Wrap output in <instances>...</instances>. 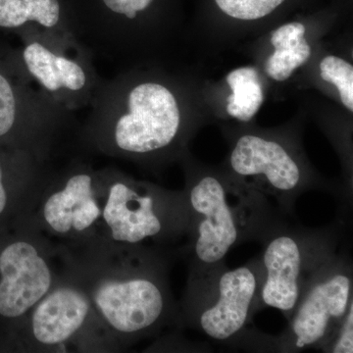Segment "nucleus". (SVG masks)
I'll return each mask as SVG.
<instances>
[{"instance_id":"1","label":"nucleus","mask_w":353,"mask_h":353,"mask_svg":"<svg viewBox=\"0 0 353 353\" xmlns=\"http://www.w3.org/2000/svg\"><path fill=\"white\" fill-rule=\"evenodd\" d=\"M80 255L62 250L66 268L90 296L95 350H116L178 325L168 260L158 248L97 239Z\"/></svg>"},{"instance_id":"2","label":"nucleus","mask_w":353,"mask_h":353,"mask_svg":"<svg viewBox=\"0 0 353 353\" xmlns=\"http://www.w3.org/2000/svg\"><path fill=\"white\" fill-rule=\"evenodd\" d=\"M90 106L83 139L102 154L152 163L182 145L180 102L160 81L119 77L102 82Z\"/></svg>"},{"instance_id":"3","label":"nucleus","mask_w":353,"mask_h":353,"mask_svg":"<svg viewBox=\"0 0 353 353\" xmlns=\"http://www.w3.org/2000/svg\"><path fill=\"white\" fill-rule=\"evenodd\" d=\"M183 194L190 215L185 250L192 269L222 263L234 246L263 243L285 223L261 192L213 172H190Z\"/></svg>"},{"instance_id":"4","label":"nucleus","mask_w":353,"mask_h":353,"mask_svg":"<svg viewBox=\"0 0 353 353\" xmlns=\"http://www.w3.org/2000/svg\"><path fill=\"white\" fill-rule=\"evenodd\" d=\"M101 239L129 246L162 245L189 236L183 192L134 180L116 169L99 170Z\"/></svg>"},{"instance_id":"5","label":"nucleus","mask_w":353,"mask_h":353,"mask_svg":"<svg viewBox=\"0 0 353 353\" xmlns=\"http://www.w3.org/2000/svg\"><path fill=\"white\" fill-rule=\"evenodd\" d=\"M262 267L259 257L243 267L225 262L190 268L189 280L179 306V326L199 330L212 340L232 341L250 323L256 311Z\"/></svg>"},{"instance_id":"6","label":"nucleus","mask_w":353,"mask_h":353,"mask_svg":"<svg viewBox=\"0 0 353 353\" xmlns=\"http://www.w3.org/2000/svg\"><path fill=\"white\" fill-rule=\"evenodd\" d=\"M336 226L322 229L290 227L283 223L263 241L256 311L278 309L290 319L320 269L338 252Z\"/></svg>"},{"instance_id":"7","label":"nucleus","mask_w":353,"mask_h":353,"mask_svg":"<svg viewBox=\"0 0 353 353\" xmlns=\"http://www.w3.org/2000/svg\"><path fill=\"white\" fill-rule=\"evenodd\" d=\"M21 38L19 65L41 92L70 112L90 106L102 81L77 34L38 32Z\"/></svg>"},{"instance_id":"8","label":"nucleus","mask_w":353,"mask_h":353,"mask_svg":"<svg viewBox=\"0 0 353 353\" xmlns=\"http://www.w3.org/2000/svg\"><path fill=\"white\" fill-rule=\"evenodd\" d=\"M32 215L46 236L68 245L101 239L99 170L74 163L52 178L46 176Z\"/></svg>"},{"instance_id":"9","label":"nucleus","mask_w":353,"mask_h":353,"mask_svg":"<svg viewBox=\"0 0 353 353\" xmlns=\"http://www.w3.org/2000/svg\"><path fill=\"white\" fill-rule=\"evenodd\" d=\"M352 303V263L347 254L336 252L308 285L282 336L272 338L275 348L283 352L305 348L324 352Z\"/></svg>"},{"instance_id":"10","label":"nucleus","mask_w":353,"mask_h":353,"mask_svg":"<svg viewBox=\"0 0 353 353\" xmlns=\"http://www.w3.org/2000/svg\"><path fill=\"white\" fill-rule=\"evenodd\" d=\"M18 336L27 350H94L90 296L65 265L57 284L32 309Z\"/></svg>"},{"instance_id":"11","label":"nucleus","mask_w":353,"mask_h":353,"mask_svg":"<svg viewBox=\"0 0 353 353\" xmlns=\"http://www.w3.org/2000/svg\"><path fill=\"white\" fill-rule=\"evenodd\" d=\"M70 111L51 101L28 78L0 66V145L46 159Z\"/></svg>"},{"instance_id":"12","label":"nucleus","mask_w":353,"mask_h":353,"mask_svg":"<svg viewBox=\"0 0 353 353\" xmlns=\"http://www.w3.org/2000/svg\"><path fill=\"white\" fill-rule=\"evenodd\" d=\"M230 171L239 183L262 194L275 197L279 210L292 215L297 197L306 190L319 188L306 172L296 152L279 139L245 134L239 137L229 157Z\"/></svg>"},{"instance_id":"13","label":"nucleus","mask_w":353,"mask_h":353,"mask_svg":"<svg viewBox=\"0 0 353 353\" xmlns=\"http://www.w3.org/2000/svg\"><path fill=\"white\" fill-rule=\"evenodd\" d=\"M43 161L31 152L0 145V218L18 203L32 213L46 179Z\"/></svg>"},{"instance_id":"14","label":"nucleus","mask_w":353,"mask_h":353,"mask_svg":"<svg viewBox=\"0 0 353 353\" xmlns=\"http://www.w3.org/2000/svg\"><path fill=\"white\" fill-rule=\"evenodd\" d=\"M0 28L21 36L70 32L78 36L73 0H0Z\"/></svg>"},{"instance_id":"15","label":"nucleus","mask_w":353,"mask_h":353,"mask_svg":"<svg viewBox=\"0 0 353 353\" xmlns=\"http://www.w3.org/2000/svg\"><path fill=\"white\" fill-rule=\"evenodd\" d=\"M304 34L305 27L299 22L281 26L272 32L274 52L267 60L266 72L274 81H287L310 57L311 48Z\"/></svg>"},{"instance_id":"16","label":"nucleus","mask_w":353,"mask_h":353,"mask_svg":"<svg viewBox=\"0 0 353 353\" xmlns=\"http://www.w3.org/2000/svg\"><path fill=\"white\" fill-rule=\"evenodd\" d=\"M227 82L232 94L228 99L230 115L241 121H250L263 102V92L257 72L252 68H240L231 72Z\"/></svg>"},{"instance_id":"17","label":"nucleus","mask_w":353,"mask_h":353,"mask_svg":"<svg viewBox=\"0 0 353 353\" xmlns=\"http://www.w3.org/2000/svg\"><path fill=\"white\" fill-rule=\"evenodd\" d=\"M320 76L325 82L338 90L341 101L350 112L353 111V67L345 59L334 55L323 58L319 65Z\"/></svg>"},{"instance_id":"18","label":"nucleus","mask_w":353,"mask_h":353,"mask_svg":"<svg viewBox=\"0 0 353 353\" xmlns=\"http://www.w3.org/2000/svg\"><path fill=\"white\" fill-rule=\"evenodd\" d=\"M226 15L234 19H261L273 12L285 0H215Z\"/></svg>"},{"instance_id":"19","label":"nucleus","mask_w":353,"mask_h":353,"mask_svg":"<svg viewBox=\"0 0 353 353\" xmlns=\"http://www.w3.org/2000/svg\"><path fill=\"white\" fill-rule=\"evenodd\" d=\"M325 352H353V303L350 304L347 314L334 334L333 340L324 350Z\"/></svg>"}]
</instances>
